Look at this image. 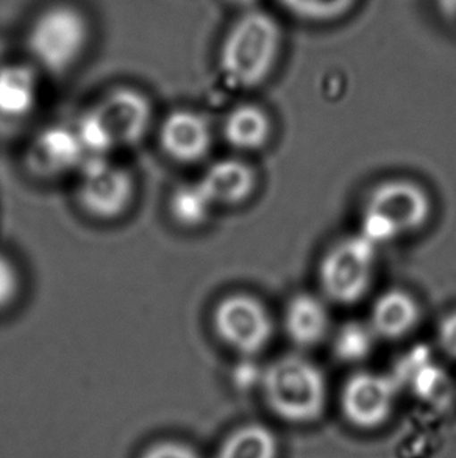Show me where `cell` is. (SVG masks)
<instances>
[{
	"label": "cell",
	"mask_w": 456,
	"mask_h": 458,
	"mask_svg": "<svg viewBox=\"0 0 456 458\" xmlns=\"http://www.w3.org/2000/svg\"><path fill=\"white\" fill-rule=\"evenodd\" d=\"M215 207L244 204L257 188V174L246 161L224 158L213 163L198 180Z\"/></svg>",
	"instance_id": "obj_14"
},
{
	"label": "cell",
	"mask_w": 456,
	"mask_h": 458,
	"mask_svg": "<svg viewBox=\"0 0 456 458\" xmlns=\"http://www.w3.org/2000/svg\"><path fill=\"white\" fill-rule=\"evenodd\" d=\"M277 435L261 422H247L224 438L213 458H278Z\"/></svg>",
	"instance_id": "obj_17"
},
{
	"label": "cell",
	"mask_w": 456,
	"mask_h": 458,
	"mask_svg": "<svg viewBox=\"0 0 456 458\" xmlns=\"http://www.w3.org/2000/svg\"><path fill=\"white\" fill-rule=\"evenodd\" d=\"M266 407L278 420L308 426L319 421L327 409V380L321 368L303 355H283L261 374Z\"/></svg>",
	"instance_id": "obj_2"
},
{
	"label": "cell",
	"mask_w": 456,
	"mask_h": 458,
	"mask_svg": "<svg viewBox=\"0 0 456 458\" xmlns=\"http://www.w3.org/2000/svg\"><path fill=\"white\" fill-rule=\"evenodd\" d=\"M211 324L224 346L246 359L263 352L274 336L269 310L246 293H233L221 299L213 310Z\"/></svg>",
	"instance_id": "obj_6"
},
{
	"label": "cell",
	"mask_w": 456,
	"mask_h": 458,
	"mask_svg": "<svg viewBox=\"0 0 456 458\" xmlns=\"http://www.w3.org/2000/svg\"><path fill=\"white\" fill-rule=\"evenodd\" d=\"M436 340L441 351L452 360H456V310L439 321Z\"/></svg>",
	"instance_id": "obj_24"
},
{
	"label": "cell",
	"mask_w": 456,
	"mask_h": 458,
	"mask_svg": "<svg viewBox=\"0 0 456 458\" xmlns=\"http://www.w3.org/2000/svg\"><path fill=\"white\" fill-rule=\"evenodd\" d=\"M74 131L88 160L108 158V155L117 149L112 131L106 127V121L102 119L96 106L81 113L80 118L75 123Z\"/></svg>",
	"instance_id": "obj_20"
},
{
	"label": "cell",
	"mask_w": 456,
	"mask_h": 458,
	"mask_svg": "<svg viewBox=\"0 0 456 458\" xmlns=\"http://www.w3.org/2000/svg\"><path fill=\"white\" fill-rule=\"evenodd\" d=\"M420 305L411 293L391 288L383 293L370 310L367 324L376 338L395 341L413 334L419 326Z\"/></svg>",
	"instance_id": "obj_11"
},
{
	"label": "cell",
	"mask_w": 456,
	"mask_h": 458,
	"mask_svg": "<svg viewBox=\"0 0 456 458\" xmlns=\"http://www.w3.org/2000/svg\"><path fill=\"white\" fill-rule=\"evenodd\" d=\"M432 210L426 188L407 179L384 180L366 199L361 235L376 246L393 242L424 229Z\"/></svg>",
	"instance_id": "obj_4"
},
{
	"label": "cell",
	"mask_w": 456,
	"mask_h": 458,
	"mask_svg": "<svg viewBox=\"0 0 456 458\" xmlns=\"http://www.w3.org/2000/svg\"><path fill=\"white\" fill-rule=\"evenodd\" d=\"M230 2H238V4H241V5H247V8H250V0H230Z\"/></svg>",
	"instance_id": "obj_26"
},
{
	"label": "cell",
	"mask_w": 456,
	"mask_h": 458,
	"mask_svg": "<svg viewBox=\"0 0 456 458\" xmlns=\"http://www.w3.org/2000/svg\"><path fill=\"white\" fill-rule=\"evenodd\" d=\"M4 49H5V47H4V41L0 39V64H2V55H4Z\"/></svg>",
	"instance_id": "obj_27"
},
{
	"label": "cell",
	"mask_w": 456,
	"mask_h": 458,
	"mask_svg": "<svg viewBox=\"0 0 456 458\" xmlns=\"http://www.w3.org/2000/svg\"><path fill=\"white\" fill-rule=\"evenodd\" d=\"M330 327L332 319L324 299L308 293L290 299L284 310V332L297 347L319 346L330 334Z\"/></svg>",
	"instance_id": "obj_13"
},
{
	"label": "cell",
	"mask_w": 456,
	"mask_h": 458,
	"mask_svg": "<svg viewBox=\"0 0 456 458\" xmlns=\"http://www.w3.org/2000/svg\"><path fill=\"white\" fill-rule=\"evenodd\" d=\"M91 41V24L79 6L52 4L38 13L25 44L33 64L49 74H64L80 62Z\"/></svg>",
	"instance_id": "obj_3"
},
{
	"label": "cell",
	"mask_w": 456,
	"mask_h": 458,
	"mask_svg": "<svg viewBox=\"0 0 456 458\" xmlns=\"http://www.w3.org/2000/svg\"><path fill=\"white\" fill-rule=\"evenodd\" d=\"M21 293V276L14 261L0 250V311L10 309Z\"/></svg>",
	"instance_id": "obj_22"
},
{
	"label": "cell",
	"mask_w": 456,
	"mask_h": 458,
	"mask_svg": "<svg viewBox=\"0 0 456 458\" xmlns=\"http://www.w3.org/2000/svg\"><path fill=\"white\" fill-rule=\"evenodd\" d=\"M136 185L129 169L108 158H91L79 171L77 202L88 216L114 221L123 216L135 200Z\"/></svg>",
	"instance_id": "obj_7"
},
{
	"label": "cell",
	"mask_w": 456,
	"mask_h": 458,
	"mask_svg": "<svg viewBox=\"0 0 456 458\" xmlns=\"http://www.w3.org/2000/svg\"><path fill=\"white\" fill-rule=\"evenodd\" d=\"M401 384L395 376L358 371L345 380L340 394L342 418L358 430L383 428L394 413Z\"/></svg>",
	"instance_id": "obj_8"
},
{
	"label": "cell",
	"mask_w": 456,
	"mask_h": 458,
	"mask_svg": "<svg viewBox=\"0 0 456 458\" xmlns=\"http://www.w3.org/2000/svg\"><path fill=\"white\" fill-rule=\"evenodd\" d=\"M223 133L234 149L244 152L263 149L271 141L272 121L259 106H236L225 116Z\"/></svg>",
	"instance_id": "obj_16"
},
{
	"label": "cell",
	"mask_w": 456,
	"mask_h": 458,
	"mask_svg": "<svg viewBox=\"0 0 456 458\" xmlns=\"http://www.w3.org/2000/svg\"><path fill=\"white\" fill-rule=\"evenodd\" d=\"M376 246L361 233L347 236L324 254L317 279L325 299L338 305H353L366 298L374 282Z\"/></svg>",
	"instance_id": "obj_5"
},
{
	"label": "cell",
	"mask_w": 456,
	"mask_h": 458,
	"mask_svg": "<svg viewBox=\"0 0 456 458\" xmlns=\"http://www.w3.org/2000/svg\"><path fill=\"white\" fill-rule=\"evenodd\" d=\"M438 5L447 18L456 21V0H438Z\"/></svg>",
	"instance_id": "obj_25"
},
{
	"label": "cell",
	"mask_w": 456,
	"mask_h": 458,
	"mask_svg": "<svg viewBox=\"0 0 456 458\" xmlns=\"http://www.w3.org/2000/svg\"><path fill=\"white\" fill-rule=\"evenodd\" d=\"M33 163L47 175L80 171L88 160L74 127L52 125L41 131L33 143Z\"/></svg>",
	"instance_id": "obj_12"
},
{
	"label": "cell",
	"mask_w": 456,
	"mask_h": 458,
	"mask_svg": "<svg viewBox=\"0 0 456 458\" xmlns=\"http://www.w3.org/2000/svg\"><path fill=\"white\" fill-rule=\"evenodd\" d=\"M283 46V30L271 13L250 6L228 27L219 47V69L236 88L252 89L271 77Z\"/></svg>",
	"instance_id": "obj_1"
},
{
	"label": "cell",
	"mask_w": 456,
	"mask_h": 458,
	"mask_svg": "<svg viewBox=\"0 0 456 458\" xmlns=\"http://www.w3.org/2000/svg\"><path fill=\"white\" fill-rule=\"evenodd\" d=\"M216 207L211 202L200 182L183 183L173 190L169 200V210L173 219L188 229L204 225Z\"/></svg>",
	"instance_id": "obj_18"
},
{
	"label": "cell",
	"mask_w": 456,
	"mask_h": 458,
	"mask_svg": "<svg viewBox=\"0 0 456 458\" xmlns=\"http://www.w3.org/2000/svg\"><path fill=\"white\" fill-rule=\"evenodd\" d=\"M94 106L112 131L116 148L138 146L154 124L152 104L136 88H114Z\"/></svg>",
	"instance_id": "obj_9"
},
{
	"label": "cell",
	"mask_w": 456,
	"mask_h": 458,
	"mask_svg": "<svg viewBox=\"0 0 456 458\" xmlns=\"http://www.w3.org/2000/svg\"><path fill=\"white\" fill-rule=\"evenodd\" d=\"M138 458H204L196 447L186 441L166 438L150 443Z\"/></svg>",
	"instance_id": "obj_23"
},
{
	"label": "cell",
	"mask_w": 456,
	"mask_h": 458,
	"mask_svg": "<svg viewBox=\"0 0 456 458\" xmlns=\"http://www.w3.org/2000/svg\"><path fill=\"white\" fill-rule=\"evenodd\" d=\"M376 336L369 324L349 322L338 332L334 340V352L344 361L364 360L374 349Z\"/></svg>",
	"instance_id": "obj_21"
},
{
	"label": "cell",
	"mask_w": 456,
	"mask_h": 458,
	"mask_svg": "<svg viewBox=\"0 0 456 458\" xmlns=\"http://www.w3.org/2000/svg\"><path fill=\"white\" fill-rule=\"evenodd\" d=\"M358 0H278L292 18L308 24H330L345 18Z\"/></svg>",
	"instance_id": "obj_19"
},
{
	"label": "cell",
	"mask_w": 456,
	"mask_h": 458,
	"mask_svg": "<svg viewBox=\"0 0 456 458\" xmlns=\"http://www.w3.org/2000/svg\"><path fill=\"white\" fill-rule=\"evenodd\" d=\"M39 98L37 69L25 63L0 64V118L24 119Z\"/></svg>",
	"instance_id": "obj_15"
},
{
	"label": "cell",
	"mask_w": 456,
	"mask_h": 458,
	"mask_svg": "<svg viewBox=\"0 0 456 458\" xmlns=\"http://www.w3.org/2000/svg\"><path fill=\"white\" fill-rule=\"evenodd\" d=\"M160 146L171 160L182 165L198 163L213 146L210 123L192 110L169 113L160 125Z\"/></svg>",
	"instance_id": "obj_10"
}]
</instances>
